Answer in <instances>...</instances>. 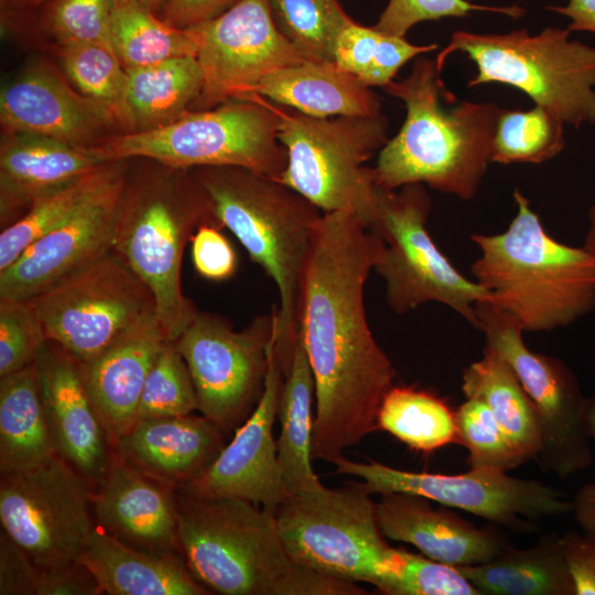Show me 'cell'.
<instances>
[{
  "label": "cell",
  "mask_w": 595,
  "mask_h": 595,
  "mask_svg": "<svg viewBox=\"0 0 595 595\" xmlns=\"http://www.w3.org/2000/svg\"><path fill=\"white\" fill-rule=\"evenodd\" d=\"M383 249L357 216L323 213L301 286L300 325L315 385L312 458L333 463L378 430L397 372L369 328L364 288Z\"/></svg>",
  "instance_id": "obj_1"
},
{
  "label": "cell",
  "mask_w": 595,
  "mask_h": 595,
  "mask_svg": "<svg viewBox=\"0 0 595 595\" xmlns=\"http://www.w3.org/2000/svg\"><path fill=\"white\" fill-rule=\"evenodd\" d=\"M382 88L404 102L407 116L379 151L372 167L377 185L396 190L421 183L472 199L491 163L502 108L490 101L446 106L454 96L435 61L425 57L414 61L404 79Z\"/></svg>",
  "instance_id": "obj_2"
},
{
  "label": "cell",
  "mask_w": 595,
  "mask_h": 595,
  "mask_svg": "<svg viewBox=\"0 0 595 595\" xmlns=\"http://www.w3.org/2000/svg\"><path fill=\"white\" fill-rule=\"evenodd\" d=\"M181 554L193 576L223 595H363L365 589L295 562L274 513L232 497L176 490Z\"/></svg>",
  "instance_id": "obj_3"
},
{
  "label": "cell",
  "mask_w": 595,
  "mask_h": 595,
  "mask_svg": "<svg viewBox=\"0 0 595 595\" xmlns=\"http://www.w3.org/2000/svg\"><path fill=\"white\" fill-rule=\"evenodd\" d=\"M206 224L219 227L191 170L129 159L112 251L150 289L166 340L175 342L197 312L182 291L181 269L186 244Z\"/></svg>",
  "instance_id": "obj_4"
},
{
  "label": "cell",
  "mask_w": 595,
  "mask_h": 595,
  "mask_svg": "<svg viewBox=\"0 0 595 595\" xmlns=\"http://www.w3.org/2000/svg\"><path fill=\"white\" fill-rule=\"evenodd\" d=\"M217 225L229 229L279 293L275 350L286 375L300 325L301 286L321 209L278 180L238 166L191 169Z\"/></svg>",
  "instance_id": "obj_5"
},
{
  "label": "cell",
  "mask_w": 595,
  "mask_h": 595,
  "mask_svg": "<svg viewBox=\"0 0 595 595\" xmlns=\"http://www.w3.org/2000/svg\"><path fill=\"white\" fill-rule=\"evenodd\" d=\"M513 198L517 214L505 231L470 236L480 250L475 281L523 331L570 325L595 307V253L552 238L519 190Z\"/></svg>",
  "instance_id": "obj_6"
},
{
  "label": "cell",
  "mask_w": 595,
  "mask_h": 595,
  "mask_svg": "<svg viewBox=\"0 0 595 595\" xmlns=\"http://www.w3.org/2000/svg\"><path fill=\"white\" fill-rule=\"evenodd\" d=\"M273 513L282 542L299 564L401 595L413 553L387 543L376 502L360 483L289 496Z\"/></svg>",
  "instance_id": "obj_7"
},
{
  "label": "cell",
  "mask_w": 595,
  "mask_h": 595,
  "mask_svg": "<svg viewBox=\"0 0 595 595\" xmlns=\"http://www.w3.org/2000/svg\"><path fill=\"white\" fill-rule=\"evenodd\" d=\"M274 102L252 94L188 110L150 130L119 132L88 150L104 162L150 159L178 169L238 166L280 180L288 163Z\"/></svg>",
  "instance_id": "obj_8"
},
{
  "label": "cell",
  "mask_w": 595,
  "mask_h": 595,
  "mask_svg": "<svg viewBox=\"0 0 595 595\" xmlns=\"http://www.w3.org/2000/svg\"><path fill=\"white\" fill-rule=\"evenodd\" d=\"M274 106L278 139L288 155L279 182L323 213H350L369 228L378 185L365 163L389 140L385 113L318 118Z\"/></svg>",
  "instance_id": "obj_9"
},
{
  "label": "cell",
  "mask_w": 595,
  "mask_h": 595,
  "mask_svg": "<svg viewBox=\"0 0 595 595\" xmlns=\"http://www.w3.org/2000/svg\"><path fill=\"white\" fill-rule=\"evenodd\" d=\"M570 32L560 28H547L537 35L527 30L507 34L456 31L435 64L441 72L450 54L463 52L478 69L469 87L509 85L564 123L595 125V47L570 40Z\"/></svg>",
  "instance_id": "obj_10"
},
{
  "label": "cell",
  "mask_w": 595,
  "mask_h": 595,
  "mask_svg": "<svg viewBox=\"0 0 595 595\" xmlns=\"http://www.w3.org/2000/svg\"><path fill=\"white\" fill-rule=\"evenodd\" d=\"M389 190L378 185V198L369 229L383 242L375 264L385 281L392 311L403 314L428 302L442 303L473 326L476 304L489 293L459 273L426 229L431 198L421 183Z\"/></svg>",
  "instance_id": "obj_11"
},
{
  "label": "cell",
  "mask_w": 595,
  "mask_h": 595,
  "mask_svg": "<svg viewBox=\"0 0 595 595\" xmlns=\"http://www.w3.org/2000/svg\"><path fill=\"white\" fill-rule=\"evenodd\" d=\"M475 311L485 346L509 365L536 407L541 426L536 462L561 479L587 468L593 462L587 398L573 372L561 360L530 350L521 324L507 312L489 301Z\"/></svg>",
  "instance_id": "obj_12"
},
{
  "label": "cell",
  "mask_w": 595,
  "mask_h": 595,
  "mask_svg": "<svg viewBox=\"0 0 595 595\" xmlns=\"http://www.w3.org/2000/svg\"><path fill=\"white\" fill-rule=\"evenodd\" d=\"M332 464L337 474L356 476L371 494L409 493L456 508L520 533L531 532L544 518L572 512L566 495L542 482L512 477L508 472L469 468L462 474L409 472L343 456Z\"/></svg>",
  "instance_id": "obj_13"
},
{
  "label": "cell",
  "mask_w": 595,
  "mask_h": 595,
  "mask_svg": "<svg viewBox=\"0 0 595 595\" xmlns=\"http://www.w3.org/2000/svg\"><path fill=\"white\" fill-rule=\"evenodd\" d=\"M26 301L47 339L80 364L155 314L150 289L113 251Z\"/></svg>",
  "instance_id": "obj_14"
},
{
  "label": "cell",
  "mask_w": 595,
  "mask_h": 595,
  "mask_svg": "<svg viewBox=\"0 0 595 595\" xmlns=\"http://www.w3.org/2000/svg\"><path fill=\"white\" fill-rule=\"evenodd\" d=\"M275 306L240 332L221 317L196 312L175 345L190 370L198 410L220 430L246 420L264 389Z\"/></svg>",
  "instance_id": "obj_15"
},
{
  "label": "cell",
  "mask_w": 595,
  "mask_h": 595,
  "mask_svg": "<svg viewBox=\"0 0 595 595\" xmlns=\"http://www.w3.org/2000/svg\"><path fill=\"white\" fill-rule=\"evenodd\" d=\"M93 486L63 458L0 480L1 528L39 567L78 560L93 533Z\"/></svg>",
  "instance_id": "obj_16"
},
{
  "label": "cell",
  "mask_w": 595,
  "mask_h": 595,
  "mask_svg": "<svg viewBox=\"0 0 595 595\" xmlns=\"http://www.w3.org/2000/svg\"><path fill=\"white\" fill-rule=\"evenodd\" d=\"M186 30L195 41L204 74L202 93L191 110L246 98L271 72L310 61L279 31L269 0H240Z\"/></svg>",
  "instance_id": "obj_17"
},
{
  "label": "cell",
  "mask_w": 595,
  "mask_h": 595,
  "mask_svg": "<svg viewBox=\"0 0 595 595\" xmlns=\"http://www.w3.org/2000/svg\"><path fill=\"white\" fill-rule=\"evenodd\" d=\"M129 160L67 219L36 239L0 272V298L30 300L112 251L120 192Z\"/></svg>",
  "instance_id": "obj_18"
},
{
  "label": "cell",
  "mask_w": 595,
  "mask_h": 595,
  "mask_svg": "<svg viewBox=\"0 0 595 595\" xmlns=\"http://www.w3.org/2000/svg\"><path fill=\"white\" fill-rule=\"evenodd\" d=\"M269 367L263 392L250 415L212 465L177 491L199 497H232L274 511L286 498L277 456L273 424L278 415L284 371L274 329L268 349Z\"/></svg>",
  "instance_id": "obj_19"
},
{
  "label": "cell",
  "mask_w": 595,
  "mask_h": 595,
  "mask_svg": "<svg viewBox=\"0 0 595 595\" xmlns=\"http://www.w3.org/2000/svg\"><path fill=\"white\" fill-rule=\"evenodd\" d=\"M1 130L53 138L93 148L122 132L116 116L79 93L48 61H35L0 91Z\"/></svg>",
  "instance_id": "obj_20"
},
{
  "label": "cell",
  "mask_w": 595,
  "mask_h": 595,
  "mask_svg": "<svg viewBox=\"0 0 595 595\" xmlns=\"http://www.w3.org/2000/svg\"><path fill=\"white\" fill-rule=\"evenodd\" d=\"M35 366L55 453L94 488L106 474L115 452L86 390L80 363L47 339Z\"/></svg>",
  "instance_id": "obj_21"
},
{
  "label": "cell",
  "mask_w": 595,
  "mask_h": 595,
  "mask_svg": "<svg viewBox=\"0 0 595 595\" xmlns=\"http://www.w3.org/2000/svg\"><path fill=\"white\" fill-rule=\"evenodd\" d=\"M96 524L138 549L180 553L176 489L116 454L91 494Z\"/></svg>",
  "instance_id": "obj_22"
},
{
  "label": "cell",
  "mask_w": 595,
  "mask_h": 595,
  "mask_svg": "<svg viewBox=\"0 0 595 595\" xmlns=\"http://www.w3.org/2000/svg\"><path fill=\"white\" fill-rule=\"evenodd\" d=\"M380 496L376 516L381 533L415 547L435 562L454 567L477 565L510 547L497 532L479 528L448 509L434 508L425 497L409 493Z\"/></svg>",
  "instance_id": "obj_23"
},
{
  "label": "cell",
  "mask_w": 595,
  "mask_h": 595,
  "mask_svg": "<svg viewBox=\"0 0 595 595\" xmlns=\"http://www.w3.org/2000/svg\"><path fill=\"white\" fill-rule=\"evenodd\" d=\"M224 447L220 428L193 413L137 420L113 443L119 458L175 489L198 478Z\"/></svg>",
  "instance_id": "obj_24"
},
{
  "label": "cell",
  "mask_w": 595,
  "mask_h": 595,
  "mask_svg": "<svg viewBox=\"0 0 595 595\" xmlns=\"http://www.w3.org/2000/svg\"><path fill=\"white\" fill-rule=\"evenodd\" d=\"M102 163L86 148L40 134L2 130L1 229L19 219L39 197L82 177Z\"/></svg>",
  "instance_id": "obj_25"
},
{
  "label": "cell",
  "mask_w": 595,
  "mask_h": 595,
  "mask_svg": "<svg viewBox=\"0 0 595 595\" xmlns=\"http://www.w3.org/2000/svg\"><path fill=\"white\" fill-rule=\"evenodd\" d=\"M165 340L154 314L80 364L86 390L112 448L116 440L137 421L145 378Z\"/></svg>",
  "instance_id": "obj_26"
},
{
  "label": "cell",
  "mask_w": 595,
  "mask_h": 595,
  "mask_svg": "<svg viewBox=\"0 0 595 595\" xmlns=\"http://www.w3.org/2000/svg\"><path fill=\"white\" fill-rule=\"evenodd\" d=\"M109 595H206L182 554L129 545L97 524L78 558Z\"/></svg>",
  "instance_id": "obj_27"
},
{
  "label": "cell",
  "mask_w": 595,
  "mask_h": 595,
  "mask_svg": "<svg viewBox=\"0 0 595 595\" xmlns=\"http://www.w3.org/2000/svg\"><path fill=\"white\" fill-rule=\"evenodd\" d=\"M252 94L318 118L382 112L378 95L334 62L310 60L275 69Z\"/></svg>",
  "instance_id": "obj_28"
},
{
  "label": "cell",
  "mask_w": 595,
  "mask_h": 595,
  "mask_svg": "<svg viewBox=\"0 0 595 595\" xmlns=\"http://www.w3.org/2000/svg\"><path fill=\"white\" fill-rule=\"evenodd\" d=\"M456 569L482 595H576L556 532L526 549L510 545L486 563Z\"/></svg>",
  "instance_id": "obj_29"
},
{
  "label": "cell",
  "mask_w": 595,
  "mask_h": 595,
  "mask_svg": "<svg viewBox=\"0 0 595 595\" xmlns=\"http://www.w3.org/2000/svg\"><path fill=\"white\" fill-rule=\"evenodd\" d=\"M314 400V378L301 334L298 332L277 415L280 421L277 456L286 497L323 487L311 464Z\"/></svg>",
  "instance_id": "obj_30"
},
{
  "label": "cell",
  "mask_w": 595,
  "mask_h": 595,
  "mask_svg": "<svg viewBox=\"0 0 595 595\" xmlns=\"http://www.w3.org/2000/svg\"><path fill=\"white\" fill-rule=\"evenodd\" d=\"M123 132L165 126L191 110L199 97L203 69L194 55L127 69Z\"/></svg>",
  "instance_id": "obj_31"
},
{
  "label": "cell",
  "mask_w": 595,
  "mask_h": 595,
  "mask_svg": "<svg viewBox=\"0 0 595 595\" xmlns=\"http://www.w3.org/2000/svg\"><path fill=\"white\" fill-rule=\"evenodd\" d=\"M55 455L35 363L0 377V475L33 469Z\"/></svg>",
  "instance_id": "obj_32"
},
{
  "label": "cell",
  "mask_w": 595,
  "mask_h": 595,
  "mask_svg": "<svg viewBox=\"0 0 595 595\" xmlns=\"http://www.w3.org/2000/svg\"><path fill=\"white\" fill-rule=\"evenodd\" d=\"M466 398L482 401L490 410L511 444L529 461L541 448V426L536 407L509 365L486 347L480 359L463 370Z\"/></svg>",
  "instance_id": "obj_33"
},
{
  "label": "cell",
  "mask_w": 595,
  "mask_h": 595,
  "mask_svg": "<svg viewBox=\"0 0 595 595\" xmlns=\"http://www.w3.org/2000/svg\"><path fill=\"white\" fill-rule=\"evenodd\" d=\"M109 44L126 69L196 56L195 41L186 29L166 23L139 0H113Z\"/></svg>",
  "instance_id": "obj_34"
},
{
  "label": "cell",
  "mask_w": 595,
  "mask_h": 595,
  "mask_svg": "<svg viewBox=\"0 0 595 595\" xmlns=\"http://www.w3.org/2000/svg\"><path fill=\"white\" fill-rule=\"evenodd\" d=\"M377 426L418 452L431 453L458 443L455 413L441 398L413 387L393 386L388 391Z\"/></svg>",
  "instance_id": "obj_35"
},
{
  "label": "cell",
  "mask_w": 595,
  "mask_h": 595,
  "mask_svg": "<svg viewBox=\"0 0 595 595\" xmlns=\"http://www.w3.org/2000/svg\"><path fill=\"white\" fill-rule=\"evenodd\" d=\"M108 161L82 177L35 199L0 234V272L9 268L36 239L67 219L120 166Z\"/></svg>",
  "instance_id": "obj_36"
},
{
  "label": "cell",
  "mask_w": 595,
  "mask_h": 595,
  "mask_svg": "<svg viewBox=\"0 0 595 595\" xmlns=\"http://www.w3.org/2000/svg\"><path fill=\"white\" fill-rule=\"evenodd\" d=\"M436 47V44L414 45L405 37L354 22L338 39L334 63L369 87H383L408 61Z\"/></svg>",
  "instance_id": "obj_37"
},
{
  "label": "cell",
  "mask_w": 595,
  "mask_h": 595,
  "mask_svg": "<svg viewBox=\"0 0 595 595\" xmlns=\"http://www.w3.org/2000/svg\"><path fill=\"white\" fill-rule=\"evenodd\" d=\"M269 6L279 31L313 61L334 62L339 36L354 23L338 0H269Z\"/></svg>",
  "instance_id": "obj_38"
},
{
  "label": "cell",
  "mask_w": 595,
  "mask_h": 595,
  "mask_svg": "<svg viewBox=\"0 0 595 595\" xmlns=\"http://www.w3.org/2000/svg\"><path fill=\"white\" fill-rule=\"evenodd\" d=\"M565 145L564 122L549 109H502L494 140L491 162L542 163Z\"/></svg>",
  "instance_id": "obj_39"
},
{
  "label": "cell",
  "mask_w": 595,
  "mask_h": 595,
  "mask_svg": "<svg viewBox=\"0 0 595 595\" xmlns=\"http://www.w3.org/2000/svg\"><path fill=\"white\" fill-rule=\"evenodd\" d=\"M61 71L84 96L108 108L123 132L128 72L113 51L95 43L56 45Z\"/></svg>",
  "instance_id": "obj_40"
},
{
  "label": "cell",
  "mask_w": 595,
  "mask_h": 595,
  "mask_svg": "<svg viewBox=\"0 0 595 595\" xmlns=\"http://www.w3.org/2000/svg\"><path fill=\"white\" fill-rule=\"evenodd\" d=\"M198 410L195 387L175 342L165 340L145 378L137 420L183 416Z\"/></svg>",
  "instance_id": "obj_41"
},
{
  "label": "cell",
  "mask_w": 595,
  "mask_h": 595,
  "mask_svg": "<svg viewBox=\"0 0 595 595\" xmlns=\"http://www.w3.org/2000/svg\"><path fill=\"white\" fill-rule=\"evenodd\" d=\"M458 443L469 468L509 472L528 459L511 444L485 403L466 398L455 412Z\"/></svg>",
  "instance_id": "obj_42"
},
{
  "label": "cell",
  "mask_w": 595,
  "mask_h": 595,
  "mask_svg": "<svg viewBox=\"0 0 595 595\" xmlns=\"http://www.w3.org/2000/svg\"><path fill=\"white\" fill-rule=\"evenodd\" d=\"M112 8L113 0H47L40 7L37 24L56 45L95 43L110 47Z\"/></svg>",
  "instance_id": "obj_43"
},
{
  "label": "cell",
  "mask_w": 595,
  "mask_h": 595,
  "mask_svg": "<svg viewBox=\"0 0 595 595\" xmlns=\"http://www.w3.org/2000/svg\"><path fill=\"white\" fill-rule=\"evenodd\" d=\"M46 342L43 323L28 301L0 298V377L34 364Z\"/></svg>",
  "instance_id": "obj_44"
},
{
  "label": "cell",
  "mask_w": 595,
  "mask_h": 595,
  "mask_svg": "<svg viewBox=\"0 0 595 595\" xmlns=\"http://www.w3.org/2000/svg\"><path fill=\"white\" fill-rule=\"evenodd\" d=\"M474 10L497 12L511 18L523 14V10L517 6L484 7L467 0H389L374 28L389 35L404 37L419 22L446 17L463 18Z\"/></svg>",
  "instance_id": "obj_45"
},
{
  "label": "cell",
  "mask_w": 595,
  "mask_h": 595,
  "mask_svg": "<svg viewBox=\"0 0 595 595\" xmlns=\"http://www.w3.org/2000/svg\"><path fill=\"white\" fill-rule=\"evenodd\" d=\"M192 259L196 271L210 281H224L237 269V255L220 228L202 225L191 239Z\"/></svg>",
  "instance_id": "obj_46"
},
{
  "label": "cell",
  "mask_w": 595,
  "mask_h": 595,
  "mask_svg": "<svg viewBox=\"0 0 595 595\" xmlns=\"http://www.w3.org/2000/svg\"><path fill=\"white\" fill-rule=\"evenodd\" d=\"M39 566L2 528L0 530V595H36Z\"/></svg>",
  "instance_id": "obj_47"
},
{
  "label": "cell",
  "mask_w": 595,
  "mask_h": 595,
  "mask_svg": "<svg viewBox=\"0 0 595 595\" xmlns=\"http://www.w3.org/2000/svg\"><path fill=\"white\" fill-rule=\"evenodd\" d=\"M94 574L78 560L39 567L36 595H98Z\"/></svg>",
  "instance_id": "obj_48"
},
{
  "label": "cell",
  "mask_w": 595,
  "mask_h": 595,
  "mask_svg": "<svg viewBox=\"0 0 595 595\" xmlns=\"http://www.w3.org/2000/svg\"><path fill=\"white\" fill-rule=\"evenodd\" d=\"M561 543L576 595H595V530L567 531Z\"/></svg>",
  "instance_id": "obj_49"
},
{
  "label": "cell",
  "mask_w": 595,
  "mask_h": 595,
  "mask_svg": "<svg viewBox=\"0 0 595 595\" xmlns=\"http://www.w3.org/2000/svg\"><path fill=\"white\" fill-rule=\"evenodd\" d=\"M238 1L240 0H166L159 15L175 28L188 29L218 17Z\"/></svg>",
  "instance_id": "obj_50"
},
{
  "label": "cell",
  "mask_w": 595,
  "mask_h": 595,
  "mask_svg": "<svg viewBox=\"0 0 595 595\" xmlns=\"http://www.w3.org/2000/svg\"><path fill=\"white\" fill-rule=\"evenodd\" d=\"M571 20L570 31L595 32V0H570L564 7H547Z\"/></svg>",
  "instance_id": "obj_51"
},
{
  "label": "cell",
  "mask_w": 595,
  "mask_h": 595,
  "mask_svg": "<svg viewBox=\"0 0 595 595\" xmlns=\"http://www.w3.org/2000/svg\"><path fill=\"white\" fill-rule=\"evenodd\" d=\"M572 502V513L582 530H595V483L582 486Z\"/></svg>",
  "instance_id": "obj_52"
},
{
  "label": "cell",
  "mask_w": 595,
  "mask_h": 595,
  "mask_svg": "<svg viewBox=\"0 0 595 595\" xmlns=\"http://www.w3.org/2000/svg\"><path fill=\"white\" fill-rule=\"evenodd\" d=\"M588 229L585 236L584 247L595 253V205L588 212Z\"/></svg>",
  "instance_id": "obj_53"
},
{
  "label": "cell",
  "mask_w": 595,
  "mask_h": 595,
  "mask_svg": "<svg viewBox=\"0 0 595 595\" xmlns=\"http://www.w3.org/2000/svg\"><path fill=\"white\" fill-rule=\"evenodd\" d=\"M586 420L589 436L595 441V393L587 398Z\"/></svg>",
  "instance_id": "obj_54"
},
{
  "label": "cell",
  "mask_w": 595,
  "mask_h": 595,
  "mask_svg": "<svg viewBox=\"0 0 595 595\" xmlns=\"http://www.w3.org/2000/svg\"><path fill=\"white\" fill-rule=\"evenodd\" d=\"M47 0H2V3L9 4L12 9L17 8L19 10H31L34 8H40Z\"/></svg>",
  "instance_id": "obj_55"
},
{
  "label": "cell",
  "mask_w": 595,
  "mask_h": 595,
  "mask_svg": "<svg viewBox=\"0 0 595 595\" xmlns=\"http://www.w3.org/2000/svg\"><path fill=\"white\" fill-rule=\"evenodd\" d=\"M139 1L156 14H160L164 3L166 2V0H139Z\"/></svg>",
  "instance_id": "obj_56"
}]
</instances>
